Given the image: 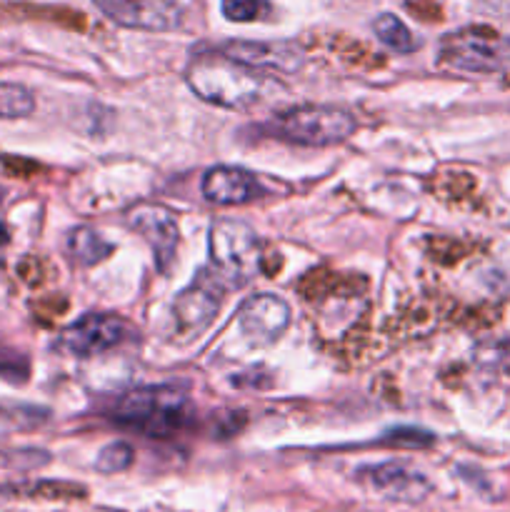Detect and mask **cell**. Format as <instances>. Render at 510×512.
<instances>
[{
  "mask_svg": "<svg viewBox=\"0 0 510 512\" xmlns=\"http://www.w3.org/2000/svg\"><path fill=\"white\" fill-rule=\"evenodd\" d=\"M185 80L200 100L230 110H250L263 103L273 90H280V85L265 73L235 63L218 50L213 55L195 58Z\"/></svg>",
  "mask_w": 510,
  "mask_h": 512,
  "instance_id": "1",
  "label": "cell"
},
{
  "mask_svg": "<svg viewBox=\"0 0 510 512\" xmlns=\"http://www.w3.org/2000/svg\"><path fill=\"white\" fill-rule=\"evenodd\" d=\"M190 403L175 388H138L118 400L113 410L115 423L133 428L148 438H168L185 428Z\"/></svg>",
  "mask_w": 510,
  "mask_h": 512,
  "instance_id": "2",
  "label": "cell"
},
{
  "mask_svg": "<svg viewBox=\"0 0 510 512\" xmlns=\"http://www.w3.org/2000/svg\"><path fill=\"white\" fill-rule=\"evenodd\" d=\"M208 250L215 275L228 285H245L263 268L260 238L243 220H215L210 225Z\"/></svg>",
  "mask_w": 510,
  "mask_h": 512,
  "instance_id": "3",
  "label": "cell"
},
{
  "mask_svg": "<svg viewBox=\"0 0 510 512\" xmlns=\"http://www.w3.org/2000/svg\"><path fill=\"white\" fill-rule=\"evenodd\" d=\"M268 130L285 143L325 148V145L343 143L348 135H353L355 118L348 110L333 105H298L275 115L268 123Z\"/></svg>",
  "mask_w": 510,
  "mask_h": 512,
  "instance_id": "4",
  "label": "cell"
},
{
  "mask_svg": "<svg viewBox=\"0 0 510 512\" xmlns=\"http://www.w3.org/2000/svg\"><path fill=\"white\" fill-rule=\"evenodd\" d=\"M440 60L463 73H498L510 65V38L493 28L470 25L445 35Z\"/></svg>",
  "mask_w": 510,
  "mask_h": 512,
  "instance_id": "5",
  "label": "cell"
},
{
  "mask_svg": "<svg viewBox=\"0 0 510 512\" xmlns=\"http://www.w3.org/2000/svg\"><path fill=\"white\" fill-rule=\"evenodd\" d=\"M128 335V323H125L123 318H118V315L90 313L65 328L60 345H63L70 355L90 358V355H100L118 348Z\"/></svg>",
  "mask_w": 510,
  "mask_h": 512,
  "instance_id": "6",
  "label": "cell"
},
{
  "mask_svg": "<svg viewBox=\"0 0 510 512\" xmlns=\"http://www.w3.org/2000/svg\"><path fill=\"white\" fill-rule=\"evenodd\" d=\"M218 53L268 75L295 73L305 60L303 50L288 40H228Z\"/></svg>",
  "mask_w": 510,
  "mask_h": 512,
  "instance_id": "7",
  "label": "cell"
},
{
  "mask_svg": "<svg viewBox=\"0 0 510 512\" xmlns=\"http://www.w3.org/2000/svg\"><path fill=\"white\" fill-rule=\"evenodd\" d=\"M100 13L123 28L165 33L183 23V10L175 0H93Z\"/></svg>",
  "mask_w": 510,
  "mask_h": 512,
  "instance_id": "8",
  "label": "cell"
},
{
  "mask_svg": "<svg viewBox=\"0 0 510 512\" xmlns=\"http://www.w3.org/2000/svg\"><path fill=\"white\" fill-rule=\"evenodd\" d=\"M223 280L215 273L200 270L198 278L175 298L173 313L180 333H200L208 328L210 320L215 318L223 300Z\"/></svg>",
  "mask_w": 510,
  "mask_h": 512,
  "instance_id": "9",
  "label": "cell"
},
{
  "mask_svg": "<svg viewBox=\"0 0 510 512\" xmlns=\"http://www.w3.org/2000/svg\"><path fill=\"white\" fill-rule=\"evenodd\" d=\"M128 225L150 245L160 273H168L178 248V225L173 213L158 203L135 205L128 213Z\"/></svg>",
  "mask_w": 510,
  "mask_h": 512,
  "instance_id": "10",
  "label": "cell"
},
{
  "mask_svg": "<svg viewBox=\"0 0 510 512\" xmlns=\"http://www.w3.org/2000/svg\"><path fill=\"white\" fill-rule=\"evenodd\" d=\"M238 325L253 343L273 345L288 330L290 305L273 293L253 295L240 305Z\"/></svg>",
  "mask_w": 510,
  "mask_h": 512,
  "instance_id": "11",
  "label": "cell"
},
{
  "mask_svg": "<svg viewBox=\"0 0 510 512\" xmlns=\"http://www.w3.org/2000/svg\"><path fill=\"white\" fill-rule=\"evenodd\" d=\"M360 475L375 493L395 500V503H420L430 493L428 478L403 463L373 465V468H365Z\"/></svg>",
  "mask_w": 510,
  "mask_h": 512,
  "instance_id": "12",
  "label": "cell"
},
{
  "mask_svg": "<svg viewBox=\"0 0 510 512\" xmlns=\"http://www.w3.org/2000/svg\"><path fill=\"white\" fill-rule=\"evenodd\" d=\"M200 190H203L205 200L213 205H245L263 193L258 178L245 168H235V165L210 168L203 175Z\"/></svg>",
  "mask_w": 510,
  "mask_h": 512,
  "instance_id": "13",
  "label": "cell"
},
{
  "mask_svg": "<svg viewBox=\"0 0 510 512\" xmlns=\"http://www.w3.org/2000/svg\"><path fill=\"white\" fill-rule=\"evenodd\" d=\"M65 253H68V258L73 260V263L95 265L113 253V243H108V240L100 233H95L93 228L80 225V228L70 230L68 238H65Z\"/></svg>",
  "mask_w": 510,
  "mask_h": 512,
  "instance_id": "14",
  "label": "cell"
},
{
  "mask_svg": "<svg viewBox=\"0 0 510 512\" xmlns=\"http://www.w3.org/2000/svg\"><path fill=\"white\" fill-rule=\"evenodd\" d=\"M48 420V410L25 403H0V440L13 433L33 430Z\"/></svg>",
  "mask_w": 510,
  "mask_h": 512,
  "instance_id": "15",
  "label": "cell"
},
{
  "mask_svg": "<svg viewBox=\"0 0 510 512\" xmlns=\"http://www.w3.org/2000/svg\"><path fill=\"white\" fill-rule=\"evenodd\" d=\"M375 35H378V40L383 45H388L390 50H395V53H415V50L420 48V40L415 38L413 33L408 30V25L403 23L400 18H395V15L390 13H383L375 18Z\"/></svg>",
  "mask_w": 510,
  "mask_h": 512,
  "instance_id": "16",
  "label": "cell"
},
{
  "mask_svg": "<svg viewBox=\"0 0 510 512\" xmlns=\"http://www.w3.org/2000/svg\"><path fill=\"white\" fill-rule=\"evenodd\" d=\"M35 110V98L18 83H0V120L28 118Z\"/></svg>",
  "mask_w": 510,
  "mask_h": 512,
  "instance_id": "17",
  "label": "cell"
},
{
  "mask_svg": "<svg viewBox=\"0 0 510 512\" xmlns=\"http://www.w3.org/2000/svg\"><path fill=\"white\" fill-rule=\"evenodd\" d=\"M133 448L123 440H115V443L105 445L103 450L98 453V460H95V470L105 475H113V473H123L133 465Z\"/></svg>",
  "mask_w": 510,
  "mask_h": 512,
  "instance_id": "18",
  "label": "cell"
},
{
  "mask_svg": "<svg viewBox=\"0 0 510 512\" xmlns=\"http://www.w3.org/2000/svg\"><path fill=\"white\" fill-rule=\"evenodd\" d=\"M223 15L233 23H250L268 13V0H223Z\"/></svg>",
  "mask_w": 510,
  "mask_h": 512,
  "instance_id": "19",
  "label": "cell"
},
{
  "mask_svg": "<svg viewBox=\"0 0 510 512\" xmlns=\"http://www.w3.org/2000/svg\"><path fill=\"white\" fill-rule=\"evenodd\" d=\"M28 373V360L20 353H15V350L0 345V380H8V383L13 385H23L25 380H28Z\"/></svg>",
  "mask_w": 510,
  "mask_h": 512,
  "instance_id": "20",
  "label": "cell"
},
{
  "mask_svg": "<svg viewBox=\"0 0 510 512\" xmlns=\"http://www.w3.org/2000/svg\"><path fill=\"white\" fill-rule=\"evenodd\" d=\"M385 440L398 448H428L433 443V435L418 428H395L385 435Z\"/></svg>",
  "mask_w": 510,
  "mask_h": 512,
  "instance_id": "21",
  "label": "cell"
},
{
  "mask_svg": "<svg viewBox=\"0 0 510 512\" xmlns=\"http://www.w3.org/2000/svg\"><path fill=\"white\" fill-rule=\"evenodd\" d=\"M10 243V233L8 228H5V223H0V268H3L5 263V248H8Z\"/></svg>",
  "mask_w": 510,
  "mask_h": 512,
  "instance_id": "22",
  "label": "cell"
}]
</instances>
